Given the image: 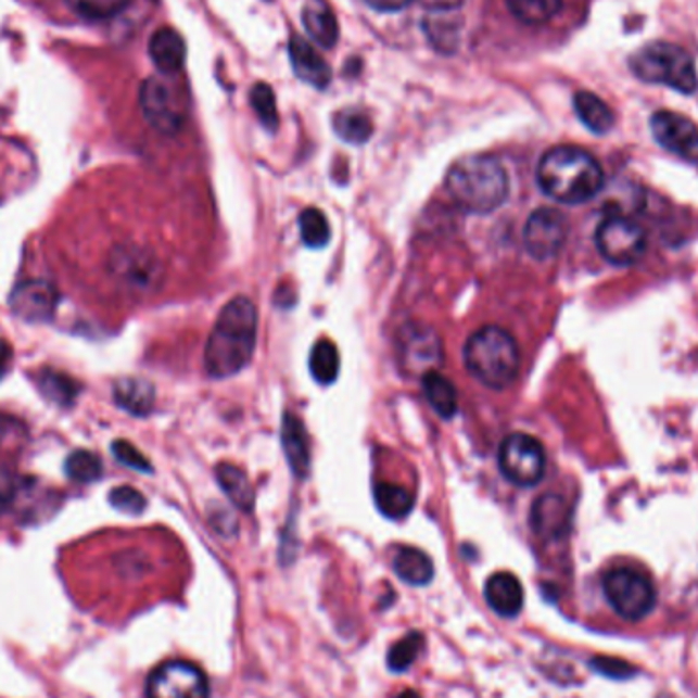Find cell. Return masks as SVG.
<instances>
[{
    "label": "cell",
    "mask_w": 698,
    "mask_h": 698,
    "mask_svg": "<svg viewBox=\"0 0 698 698\" xmlns=\"http://www.w3.org/2000/svg\"><path fill=\"white\" fill-rule=\"evenodd\" d=\"M257 340V308L252 299L236 296L221 308L205 347L211 378L239 375L252 358Z\"/></svg>",
    "instance_id": "obj_1"
},
{
    "label": "cell",
    "mask_w": 698,
    "mask_h": 698,
    "mask_svg": "<svg viewBox=\"0 0 698 698\" xmlns=\"http://www.w3.org/2000/svg\"><path fill=\"white\" fill-rule=\"evenodd\" d=\"M537 182L549 199L563 205H582L602 190L605 174L595 155L586 150L558 145L540 160Z\"/></svg>",
    "instance_id": "obj_2"
},
{
    "label": "cell",
    "mask_w": 698,
    "mask_h": 698,
    "mask_svg": "<svg viewBox=\"0 0 698 698\" xmlns=\"http://www.w3.org/2000/svg\"><path fill=\"white\" fill-rule=\"evenodd\" d=\"M449 199L466 213H493L509 196V176L493 155H466L445 176Z\"/></svg>",
    "instance_id": "obj_3"
},
{
    "label": "cell",
    "mask_w": 698,
    "mask_h": 698,
    "mask_svg": "<svg viewBox=\"0 0 698 698\" xmlns=\"http://www.w3.org/2000/svg\"><path fill=\"white\" fill-rule=\"evenodd\" d=\"M464 366L486 389L503 391L509 389L519 376L521 352L507 329L486 325L466 341Z\"/></svg>",
    "instance_id": "obj_4"
},
{
    "label": "cell",
    "mask_w": 698,
    "mask_h": 698,
    "mask_svg": "<svg viewBox=\"0 0 698 698\" xmlns=\"http://www.w3.org/2000/svg\"><path fill=\"white\" fill-rule=\"evenodd\" d=\"M631 72L651 85H664L682 94L697 92L698 76L690 53L681 46L653 41L647 43L630 60Z\"/></svg>",
    "instance_id": "obj_5"
},
{
    "label": "cell",
    "mask_w": 698,
    "mask_h": 698,
    "mask_svg": "<svg viewBox=\"0 0 698 698\" xmlns=\"http://www.w3.org/2000/svg\"><path fill=\"white\" fill-rule=\"evenodd\" d=\"M602 593L614 613L625 621H642L653 611L658 591L646 572L619 566L605 572Z\"/></svg>",
    "instance_id": "obj_6"
},
{
    "label": "cell",
    "mask_w": 698,
    "mask_h": 698,
    "mask_svg": "<svg viewBox=\"0 0 698 698\" xmlns=\"http://www.w3.org/2000/svg\"><path fill=\"white\" fill-rule=\"evenodd\" d=\"M595 241L600 256L613 266H631L646 252V231L619 211L609 213L596 227Z\"/></svg>",
    "instance_id": "obj_7"
},
{
    "label": "cell",
    "mask_w": 698,
    "mask_h": 698,
    "mask_svg": "<svg viewBox=\"0 0 698 698\" xmlns=\"http://www.w3.org/2000/svg\"><path fill=\"white\" fill-rule=\"evenodd\" d=\"M498 466L503 477L515 486H535L545 474L544 445L528 433H512L500 445Z\"/></svg>",
    "instance_id": "obj_8"
},
{
    "label": "cell",
    "mask_w": 698,
    "mask_h": 698,
    "mask_svg": "<svg viewBox=\"0 0 698 698\" xmlns=\"http://www.w3.org/2000/svg\"><path fill=\"white\" fill-rule=\"evenodd\" d=\"M148 698H208L211 686L205 672L187 660L157 665L148 678Z\"/></svg>",
    "instance_id": "obj_9"
},
{
    "label": "cell",
    "mask_w": 698,
    "mask_h": 698,
    "mask_svg": "<svg viewBox=\"0 0 698 698\" xmlns=\"http://www.w3.org/2000/svg\"><path fill=\"white\" fill-rule=\"evenodd\" d=\"M139 106L155 131L174 136L185 125V109L176 90L162 78H148L139 90Z\"/></svg>",
    "instance_id": "obj_10"
},
{
    "label": "cell",
    "mask_w": 698,
    "mask_h": 698,
    "mask_svg": "<svg viewBox=\"0 0 698 698\" xmlns=\"http://www.w3.org/2000/svg\"><path fill=\"white\" fill-rule=\"evenodd\" d=\"M568 236V221L560 211L542 206L529 215L523 243L529 256L545 262L558 256Z\"/></svg>",
    "instance_id": "obj_11"
},
{
    "label": "cell",
    "mask_w": 698,
    "mask_h": 698,
    "mask_svg": "<svg viewBox=\"0 0 698 698\" xmlns=\"http://www.w3.org/2000/svg\"><path fill=\"white\" fill-rule=\"evenodd\" d=\"M442 341L433 329L419 323H410L401 329L396 356L405 370L426 375L442 361Z\"/></svg>",
    "instance_id": "obj_12"
},
{
    "label": "cell",
    "mask_w": 698,
    "mask_h": 698,
    "mask_svg": "<svg viewBox=\"0 0 698 698\" xmlns=\"http://www.w3.org/2000/svg\"><path fill=\"white\" fill-rule=\"evenodd\" d=\"M656 141L670 154L698 164V127L672 111H658L649 120Z\"/></svg>",
    "instance_id": "obj_13"
},
{
    "label": "cell",
    "mask_w": 698,
    "mask_h": 698,
    "mask_svg": "<svg viewBox=\"0 0 698 698\" xmlns=\"http://www.w3.org/2000/svg\"><path fill=\"white\" fill-rule=\"evenodd\" d=\"M58 307V290L46 280L21 282L11 294V308L23 321H50Z\"/></svg>",
    "instance_id": "obj_14"
},
{
    "label": "cell",
    "mask_w": 698,
    "mask_h": 698,
    "mask_svg": "<svg viewBox=\"0 0 698 698\" xmlns=\"http://www.w3.org/2000/svg\"><path fill=\"white\" fill-rule=\"evenodd\" d=\"M572 523V507L562 494L547 493L533 503L531 528L544 540H560Z\"/></svg>",
    "instance_id": "obj_15"
},
{
    "label": "cell",
    "mask_w": 698,
    "mask_h": 698,
    "mask_svg": "<svg viewBox=\"0 0 698 698\" xmlns=\"http://www.w3.org/2000/svg\"><path fill=\"white\" fill-rule=\"evenodd\" d=\"M111 270L127 287L145 290L154 284L160 266L154 256L139 248H120L111 257Z\"/></svg>",
    "instance_id": "obj_16"
},
{
    "label": "cell",
    "mask_w": 698,
    "mask_h": 698,
    "mask_svg": "<svg viewBox=\"0 0 698 698\" xmlns=\"http://www.w3.org/2000/svg\"><path fill=\"white\" fill-rule=\"evenodd\" d=\"M484 598L494 613L512 619L521 613L525 593L519 579L511 572H496L493 574L486 586H484Z\"/></svg>",
    "instance_id": "obj_17"
},
{
    "label": "cell",
    "mask_w": 698,
    "mask_h": 698,
    "mask_svg": "<svg viewBox=\"0 0 698 698\" xmlns=\"http://www.w3.org/2000/svg\"><path fill=\"white\" fill-rule=\"evenodd\" d=\"M290 64L294 74L315 88H325L331 80V69L325 64L323 58L307 43L303 37L294 35L289 43Z\"/></svg>",
    "instance_id": "obj_18"
},
{
    "label": "cell",
    "mask_w": 698,
    "mask_h": 698,
    "mask_svg": "<svg viewBox=\"0 0 698 698\" xmlns=\"http://www.w3.org/2000/svg\"><path fill=\"white\" fill-rule=\"evenodd\" d=\"M282 449L289 460L292 472L299 478H305L310 468V449H308L307 429L303 421L292 415L284 413L282 417Z\"/></svg>",
    "instance_id": "obj_19"
},
{
    "label": "cell",
    "mask_w": 698,
    "mask_h": 698,
    "mask_svg": "<svg viewBox=\"0 0 698 698\" xmlns=\"http://www.w3.org/2000/svg\"><path fill=\"white\" fill-rule=\"evenodd\" d=\"M150 58L154 60L155 68L164 74L180 72L187 60V43L182 35L170 27L157 29L150 39Z\"/></svg>",
    "instance_id": "obj_20"
},
{
    "label": "cell",
    "mask_w": 698,
    "mask_h": 698,
    "mask_svg": "<svg viewBox=\"0 0 698 698\" xmlns=\"http://www.w3.org/2000/svg\"><path fill=\"white\" fill-rule=\"evenodd\" d=\"M303 25L315 43L333 48L340 39V23L325 0H307L303 7Z\"/></svg>",
    "instance_id": "obj_21"
},
{
    "label": "cell",
    "mask_w": 698,
    "mask_h": 698,
    "mask_svg": "<svg viewBox=\"0 0 698 698\" xmlns=\"http://www.w3.org/2000/svg\"><path fill=\"white\" fill-rule=\"evenodd\" d=\"M113 396L120 409L136 417H145L154 409V384L143 378H120L115 382Z\"/></svg>",
    "instance_id": "obj_22"
},
{
    "label": "cell",
    "mask_w": 698,
    "mask_h": 698,
    "mask_svg": "<svg viewBox=\"0 0 698 698\" xmlns=\"http://www.w3.org/2000/svg\"><path fill=\"white\" fill-rule=\"evenodd\" d=\"M392 570L410 586H426L433 579V562L423 549L403 545L392 558Z\"/></svg>",
    "instance_id": "obj_23"
},
{
    "label": "cell",
    "mask_w": 698,
    "mask_h": 698,
    "mask_svg": "<svg viewBox=\"0 0 698 698\" xmlns=\"http://www.w3.org/2000/svg\"><path fill=\"white\" fill-rule=\"evenodd\" d=\"M215 474H217V482H219L223 493L227 494V498L238 507L239 511H254V503H256L254 488H252L250 478L239 466L223 461L217 466Z\"/></svg>",
    "instance_id": "obj_24"
},
{
    "label": "cell",
    "mask_w": 698,
    "mask_h": 698,
    "mask_svg": "<svg viewBox=\"0 0 698 698\" xmlns=\"http://www.w3.org/2000/svg\"><path fill=\"white\" fill-rule=\"evenodd\" d=\"M427 403L442 419H452L458 413V391L449 378L437 370H429L421 378Z\"/></svg>",
    "instance_id": "obj_25"
},
{
    "label": "cell",
    "mask_w": 698,
    "mask_h": 698,
    "mask_svg": "<svg viewBox=\"0 0 698 698\" xmlns=\"http://www.w3.org/2000/svg\"><path fill=\"white\" fill-rule=\"evenodd\" d=\"M574 109L579 119L596 136H602L613 129L614 115L611 106L593 92H579L574 97Z\"/></svg>",
    "instance_id": "obj_26"
},
{
    "label": "cell",
    "mask_w": 698,
    "mask_h": 698,
    "mask_svg": "<svg viewBox=\"0 0 698 698\" xmlns=\"http://www.w3.org/2000/svg\"><path fill=\"white\" fill-rule=\"evenodd\" d=\"M375 503L378 511L389 519H405L415 507L413 494L405 486L391 484V482L376 484Z\"/></svg>",
    "instance_id": "obj_27"
},
{
    "label": "cell",
    "mask_w": 698,
    "mask_h": 698,
    "mask_svg": "<svg viewBox=\"0 0 698 698\" xmlns=\"http://www.w3.org/2000/svg\"><path fill=\"white\" fill-rule=\"evenodd\" d=\"M340 352L335 343L329 340H319L313 345L310 358H308V370L319 384H333L340 376Z\"/></svg>",
    "instance_id": "obj_28"
},
{
    "label": "cell",
    "mask_w": 698,
    "mask_h": 698,
    "mask_svg": "<svg viewBox=\"0 0 698 698\" xmlns=\"http://www.w3.org/2000/svg\"><path fill=\"white\" fill-rule=\"evenodd\" d=\"M333 129L343 141L361 145L372 137L375 125L361 109H343L333 117Z\"/></svg>",
    "instance_id": "obj_29"
},
{
    "label": "cell",
    "mask_w": 698,
    "mask_h": 698,
    "mask_svg": "<svg viewBox=\"0 0 698 698\" xmlns=\"http://www.w3.org/2000/svg\"><path fill=\"white\" fill-rule=\"evenodd\" d=\"M512 17L525 25H545L562 9V0H507Z\"/></svg>",
    "instance_id": "obj_30"
},
{
    "label": "cell",
    "mask_w": 698,
    "mask_h": 698,
    "mask_svg": "<svg viewBox=\"0 0 698 698\" xmlns=\"http://www.w3.org/2000/svg\"><path fill=\"white\" fill-rule=\"evenodd\" d=\"M299 229L303 243L310 250H321L331 239V227L323 211L308 206L299 217Z\"/></svg>",
    "instance_id": "obj_31"
},
{
    "label": "cell",
    "mask_w": 698,
    "mask_h": 698,
    "mask_svg": "<svg viewBox=\"0 0 698 698\" xmlns=\"http://www.w3.org/2000/svg\"><path fill=\"white\" fill-rule=\"evenodd\" d=\"M66 474L76 482H94L103 477V461L88 449L72 452L66 460Z\"/></svg>",
    "instance_id": "obj_32"
},
{
    "label": "cell",
    "mask_w": 698,
    "mask_h": 698,
    "mask_svg": "<svg viewBox=\"0 0 698 698\" xmlns=\"http://www.w3.org/2000/svg\"><path fill=\"white\" fill-rule=\"evenodd\" d=\"M41 392L58 405H69L74 401V396L78 394V386L60 372H52V370H43L39 380H37Z\"/></svg>",
    "instance_id": "obj_33"
},
{
    "label": "cell",
    "mask_w": 698,
    "mask_h": 698,
    "mask_svg": "<svg viewBox=\"0 0 698 698\" xmlns=\"http://www.w3.org/2000/svg\"><path fill=\"white\" fill-rule=\"evenodd\" d=\"M423 644L426 642H423L421 633H409L405 639L394 644L389 651V668L392 672L409 670L410 665L415 664V660L419 658Z\"/></svg>",
    "instance_id": "obj_34"
},
{
    "label": "cell",
    "mask_w": 698,
    "mask_h": 698,
    "mask_svg": "<svg viewBox=\"0 0 698 698\" xmlns=\"http://www.w3.org/2000/svg\"><path fill=\"white\" fill-rule=\"evenodd\" d=\"M129 2L131 0H68L69 9L76 15L92 21L115 17Z\"/></svg>",
    "instance_id": "obj_35"
},
{
    "label": "cell",
    "mask_w": 698,
    "mask_h": 698,
    "mask_svg": "<svg viewBox=\"0 0 698 698\" xmlns=\"http://www.w3.org/2000/svg\"><path fill=\"white\" fill-rule=\"evenodd\" d=\"M252 106L256 111L257 119L270 131H276L278 127V109H276V97L274 90L268 85H256L252 94H250Z\"/></svg>",
    "instance_id": "obj_36"
},
{
    "label": "cell",
    "mask_w": 698,
    "mask_h": 698,
    "mask_svg": "<svg viewBox=\"0 0 698 698\" xmlns=\"http://www.w3.org/2000/svg\"><path fill=\"white\" fill-rule=\"evenodd\" d=\"M109 503L117 511L127 512V515H139L148 507L145 496L134 486H117L115 491H111V494H109Z\"/></svg>",
    "instance_id": "obj_37"
},
{
    "label": "cell",
    "mask_w": 698,
    "mask_h": 698,
    "mask_svg": "<svg viewBox=\"0 0 698 698\" xmlns=\"http://www.w3.org/2000/svg\"><path fill=\"white\" fill-rule=\"evenodd\" d=\"M111 449H113L115 458H117L123 466H129V468L139 470V472H152L150 460H148V458L137 449L134 443L123 442V440H119V442L113 443V447H111Z\"/></svg>",
    "instance_id": "obj_38"
},
{
    "label": "cell",
    "mask_w": 698,
    "mask_h": 698,
    "mask_svg": "<svg viewBox=\"0 0 698 698\" xmlns=\"http://www.w3.org/2000/svg\"><path fill=\"white\" fill-rule=\"evenodd\" d=\"M593 668L596 672L609 676V678H614V681H625V678H631L635 674V668L619 660V658H595L593 660Z\"/></svg>",
    "instance_id": "obj_39"
},
{
    "label": "cell",
    "mask_w": 698,
    "mask_h": 698,
    "mask_svg": "<svg viewBox=\"0 0 698 698\" xmlns=\"http://www.w3.org/2000/svg\"><path fill=\"white\" fill-rule=\"evenodd\" d=\"M15 494H17V480L9 468L0 466V512L11 507V503L15 500Z\"/></svg>",
    "instance_id": "obj_40"
},
{
    "label": "cell",
    "mask_w": 698,
    "mask_h": 698,
    "mask_svg": "<svg viewBox=\"0 0 698 698\" xmlns=\"http://www.w3.org/2000/svg\"><path fill=\"white\" fill-rule=\"evenodd\" d=\"M18 435H25V429L15 419L0 415V452L7 447H15Z\"/></svg>",
    "instance_id": "obj_41"
},
{
    "label": "cell",
    "mask_w": 698,
    "mask_h": 698,
    "mask_svg": "<svg viewBox=\"0 0 698 698\" xmlns=\"http://www.w3.org/2000/svg\"><path fill=\"white\" fill-rule=\"evenodd\" d=\"M366 2L380 13H398L407 9L413 0H366Z\"/></svg>",
    "instance_id": "obj_42"
},
{
    "label": "cell",
    "mask_w": 698,
    "mask_h": 698,
    "mask_svg": "<svg viewBox=\"0 0 698 698\" xmlns=\"http://www.w3.org/2000/svg\"><path fill=\"white\" fill-rule=\"evenodd\" d=\"M433 13H447L458 9L464 0H423Z\"/></svg>",
    "instance_id": "obj_43"
},
{
    "label": "cell",
    "mask_w": 698,
    "mask_h": 698,
    "mask_svg": "<svg viewBox=\"0 0 698 698\" xmlns=\"http://www.w3.org/2000/svg\"><path fill=\"white\" fill-rule=\"evenodd\" d=\"M9 361H11V350L4 341H0V380L9 372Z\"/></svg>",
    "instance_id": "obj_44"
},
{
    "label": "cell",
    "mask_w": 698,
    "mask_h": 698,
    "mask_svg": "<svg viewBox=\"0 0 698 698\" xmlns=\"http://www.w3.org/2000/svg\"><path fill=\"white\" fill-rule=\"evenodd\" d=\"M398 698H421V697H419V695H417L415 690H405V693H403V695H401V697Z\"/></svg>",
    "instance_id": "obj_45"
},
{
    "label": "cell",
    "mask_w": 698,
    "mask_h": 698,
    "mask_svg": "<svg viewBox=\"0 0 698 698\" xmlns=\"http://www.w3.org/2000/svg\"><path fill=\"white\" fill-rule=\"evenodd\" d=\"M660 698H674V697H660Z\"/></svg>",
    "instance_id": "obj_46"
}]
</instances>
